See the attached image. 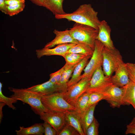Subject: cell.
Instances as JSON below:
<instances>
[{"label": "cell", "instance_id": "cell-1", "mask_svg": "<svg viewBox=\"0 0 135 135\" xmlns=\"http://www.w3.org/2000/svg\"><path fill=\"white\" fill-rule=\"evenodd\" d=\"M98 13L91 4H84L72 13L56 15L55 17L58 19H65L69 21L90 26L98 30L101 21L98 18Z\"/></svg>", "mask_w": 135, "mask_h": 135}, {"label": "cell", "instance_id": "cell-2", "mask_svg": "<svg viewBox=\"0 0 135 135\" xmlns=\"http://www.w3.org/2000/svg\"><path fill=\"white\" fill-rule=\"evenodd\" d=\"M8 89L13 93L10 97L20 100L24 104H29L36 114L40 115L48 111L42 102L41 98L43 95L41 94L26 88L20 89L9 87Z\"/></svg>", "mask_w": 135, "mask_h": 135}, {"label": "cell", "instance_id": "cell-3", "mask_svg": "<svg viewBox=\"0 0 135 135\" xmlns=\"http://www.w3.org/2000/svg\"><path fill=\"white\" fill-rule=\"evenodd\" d=\"M69 31L74 39L88 45L94 50L98 30L90 26L76 22Z\"/></svg>", "mask_w": 135, "mask_h": 135}, {"label": "cell", "instance_id": "cell-4", "mask_svg": "<svg viewBox=\"0 0 135 135\" xmlns=\"http://www.w3.org/2000/svg\"><path fill=\"white\" fill-rule=\"evenodd\" d=\"M41 100L44 106L49 110L64 112L66 110H76L75 107L64 99L63 92H58L43 96Z\"/></svg>", "mask_w": 135, "mask_h": 135}, {"label": "cell", "instance_id": "cell-5", "mask_svg": "<svg viewBox=\"0 0 135 135\" xmlns=\"http://www.w3.org/2000/svg\"><path fill=\"white\" fill-rule=\"evenodd\" d=\"M103 71L104 75L111 77L123 62L120 52L115 48L110 49L104 46L103 51Z\"/></svg>", "mask_w": 135, "mask_h": 135}, {"label": "cell", "instance_id": "cell-6", "mask_svg": "<svg viewBox=\"0 0 135 135\" xmlns=\"http://www.w3.org/2000/svg\"><path fill=\"white\" fill-rule=\"evenodd\" d=\"M104 46L98 40H96L94 52L90 60L85 68L84 73L81 75L82 78H91L95 71L99 67L102 66L103 61V51Z\"/></svg>", "mask_w": 135, "mask_h": 135}, {"label": "cell", "instance_id": "cell-7", "mask_svg": "<svg viewBox=\"0 0 135 135\" xmlns=\"http://www.w3.org/2000/svg\"><path fill=\"white\" fill-rule=\"evenodd\" d=\"M111 76H105L102 66L98 67L94 72L90 80L86 92H102L108 87L112 84Z\"/></svg>", "mask_w": 135, "mask_h": 135}, {"label": "cell", "instance_id": "cell-8", "mask_svg": "<svg viewBox=\"0 0 135 135\" xmlns=\"http://www.w3.org/2000/svg\"><path fill=\"white\" fill-rule=\"evenodd\" d=\"M91 78H82L77 83L68 88L66 91L63 92L64 99L70 104L75 107L78 99L86 92Z\"/></svg>", "mask_w": 135, "mask_h": 135}, {"label": "cell", "instance_id": "cell-9", "mask_svg": "<svg viewBox=\"0 0 135 135\" xmlns=\"http://www.w3.org/2000/svg\"><path fill=\"white\" fill-rule=\"evenodd\" d=\"M39 115L40 119L50 124L57 131L58 134L66 123L64 112L48 110Z\"/></svg>", "mask_w": 135, "mask_h": 135}, {"label": "cell", "instance_id": "cell-10", "mask_svg": "<svg viewBox=\"0 0 135 135\" xmlns=\"http://www.w3.org/2000/svg\"><path fill=\"white\" fill-rule=\"evenodd\" d=\"M123 89L112 84L102 92L104 95V100L108 103L113 108H119L122 105V98Z\"/></svg>", "mask_w": 135, "mask_h": 135}, {"label": "cell", "instance_id": "cell-11", "mask_svg": "<svg viewBox=\"0 0 135 135\" xmlns=\"http://www.w3.org/2000/svg\"><path fill=\"white\" fill-rule=\"evenodd\" d=\"M96 40L100 41L104 47L110 49L115 48L110 36L111 29L104 20L101 21L98 26Z\"/></svg>", "mask_w": 135, "mask_h": 135}, {"label": "cell", "instance_id": "cell-12", "mask_svg": "<svg viewBox=\"0 0 135 135\" xmlns=\"http://www.w3.org/2000/svg\"><path fill=\"white\" fill-rule=\"evenodd\" d=\"M76 44L72 43H68L57 45L53 48H44L36 50V54L37 58H40L44 56L58 55L62 56L66 53L68 50Z\"/></svg>", "mask_w": 135, "mask_h": 135}, {"label": "cell", "instance_id": "cell-13", "mask_svg": "<svg viewBox=\"0 0 135 135\" xmlns=\"http://www.w3.org/2000/svg\"><path fill=\"white\" fill-rule=\"evenodd\" d=\"M53 32L56 35L55 38L47 43L44 48H50L59 44L68 43L77 44L78 42L71 36L69 30L60 31L55 29Z\"/></svg>", "mask_w": 135, "mask_h": 135}, {"label": "cell", "instance_id": "cell-14", "mask_svg": "<svg viewBox=\"0 0 135 135\" xmlns=\"http://www.w3.org/2000/svg\"><path fill=\"white\" fill-rule=\"evenodd\" d=\"M115 72L114 75L111 76L112 83L114 85L122 87L130 81L126 63L123 62L119 64Z\"/></svg>", "mask_w": 135, "mask_h": 135}, {"label": "cell", "instance_id": "cell-15", "mask_svg": "<svg viewBox=\"0 0 135 135\" xmlns=\"http://www.w3.org/2000/svg\"><path fill=\"white\" fill-rule=\"evenodd\" d=\"M122 87V105H131L135 110V84L130 80Z\"/></svg>", "mask_w": 135, "mask_h": 135}, {"label": "cell", "instance_id": "cell-16", "mask_svg": "<svg viewBox=\"0 0 135 135\" xmlns=\"http://www.w3.org/2000/svg\"><path fill=\"white\" fill-rule=\"evenodd\" d=\"M26 88L39 93L43 96L60 92L58 85L49 80L42 84L33 86Z\"/></svg>", "mask_w": 135, "mask_h": 135}, {"label": "cell", "instance_id": "cell-17", "mask_svg": "<svg viewBox=\"0 0 135 135\" xmlns=\"http://www.w3.org/2000/svg\"><path fill=\"white\" fill-rule=\"evenodd\" d=\"M66 122L74 128L80 135H84L82 130L80 116L75 111L66 110L64 112Z\"/></svg>", "mask_w": 135, "mask_h": 135}, {"label": "cell", "instance_id": "cell-18", "mask_svg": "<svg viewBox=\"0 0 135 135\" xmlns=\"http://www.w3.org/2000/svg\"><path fill=\"white\" fill-rule=\"evenodd\" d=\"M91 56H86L76 66L74 70L71 79L67 82L68 88L80 80L81 73L88 62V59Z\"/></svg>", "mask_w": 135, "mask_h": 135}, {"label": "cell", "instance_id": "cell-19", "mask_svg": "<svg viewBox=\"0 0 135 135\" xmlns=\"http://www.w3.org/2000/svg\"><path fill=\"white\" fill-rule=\"evenodd\" d=\"M98 103L95 104L86 108L80 116L81 126L84 135L87 130L92 121L94 116V113L95 107Z\"/></svg>", "mask_w": 135, "mask_h": 135}, {"label": "cell", "instance_id": "cell-20", "mask_svg": "<svg viewBox=\"0 0 135 135\" xmlns=\"http://www.w3.org/2000/svg\"><path fill=\"white\" fill-rule=\"evenodd\" d=\"M77 64L72 65L65 64L64 66V71L57 84L60 92H64L67 90V82L69 78L72 76L74 70Z\"/></svg>", "mask_w": 135, "mask_h": 135}, {"label": "cell", "instance_id": "cell-21", "mask_svg": "<svg viewBox=\"0 0 135 135\" xmlns=\"http://www.w3.org/2000/svg\"><path fill=\"white\" fill-rule=\"evenodd\" d=\"M16 132L17 135H43L44 129L42 124L36 123L27 128L20 126V130Z\"/></svg>", "mask_w": 135, "mask_h": 135}, {"label": "cell", "instance_id": "cell-22", "mask_svg": "<svg viewBox=\"0 0 135 135\" xmlns=\"http://www.w3.org/2000/svg\"><path fill=\"white\" fill-rule=\"evenodd\" d=\"M64 0H46L45 7L51 12L55 15L66 13L62 6Z\"/></svg>", "mask_w": 135, "mask_h": 135}, {"label": "cell", "instance_id": "cell-23", "mask_svg": "<svg viewBox=\"0 0 135 135\" xmlns=\"http://www.w3.org/2000/svg\"><path fill=\"white\" fill-rule=\"evenodd\" d=\"M94 50L88 45L78 42L70 48L66 53H75L84 55L86 56H92Z\"/></svg>", "mask_w": 135, "mask_h": 135}, {"label": "cell", "instance_id": "cell-24", "mask_svg": "<svg viewBox=\"0 0 135 135\" xmlns=\"http://www.w3.org/2000/svg\"><path fill=\"white\" fill-rule=\"evenodd\" d=\"M90 93L85 92L77 100L75 106V111L80 116L86 109Z\"/></svg>", "mask_w": 135, "mask_h": 135}, {"label": "cell", "instance_id": "cell-25", "mask_svg": "<svg viewBox=\"0 0 135 135\" xmlns=\"http://www.w3.org/2000/svg\"><path fill=\"white\" fill-rule=\"evenodd\" d=\"M86 56L84 55L78 54L66 53L63 57L66 62V64L73 65L78 64Z\"/></svg>", "mask_w": 135, "mask_h": 135}, {"label": "cell", "instance_id": "cell-26", "mask_svg": "<svg viewBox=\"0 0 135 135\" xmlns=\"http://www.w3.org/2000/svg\"><path fill=\"white\" fill-rule=\"evenodd\" d=\"M25 4L7 5V14L10 16L16 15L22 11L25 7Z\"/></svg>", "mask_w": 135, "mask_h": 135}, {"label": "cell", "instance_id": "cell-27", "mask_svg": "<svg viewBox=\"0 0 135 135\" xmlns=\"http://www.w3.org/2000/svg\"><path fill=\"white\" fill-rule=\"evenodd\" d=\"M2 84L0 82V102L4 103L9 107L13 110L16 109V107L13 104L16 103L18 100L11 97L9 98L5 96L2 93Z\"/></svg>", "mask_w": 135, "mask_h": 135}, {"label": "cell", "instance_id": "cell-28", "mask_svg": "<svg viewBox=\"0 0 135 135\" xmlns=\"http://www.w3.org/2000/svg\"><path fill=\"white\" fill-rule=\"evenodd\" d=\"M90 93L87 108L98 103L102 100H104V95L102 93L94 92Z\"/></svg>", "mask_w": 135, "mask_h": 135}, {"label": "cell", "instance_id": "cell-29", "mask_svg": "<svg viewBox=\"0 0 135 135\" xmlns=\"http://www.w3.org/2000/svg\"><path fill=\"white\" fill-rule=\"evenodd\" d=\"M99 125V124L94 117L92 121L87 130L86 135H98Z\"/></svg>", "mask_w": 135, "mask_h": 135}, {"label": "cell", "instance_id": "cell-30", "mask_svg": "<svg viewBox=\"0 0 135 135\" xmlns=\"http://www.w3.org/2000/svg\"><path fill=\"white\" fill-rule=\"evenodd\" d=\"M57 135H80V134L76 129L66 123Z\"/></svg>", "mask_w": 135, "mask_h": 135}, {"label": "cell", "instance_id": "cell-31", "mask_svg": "<svg viewBox=\"0 0 135 135\" xmlns=\"http://www.w3.org/2000/svg\"><path fill=\"white\" fill-rule=\"evenodd\" d=\"M64 69V66L60 69L50 74V78L49 80L57 85L59 82Z\"/></svg>", "mask_w": 135, "mask_h": 135}, {"label": "cell", "instance_id": "cell-32", "mask_svg": "<svg viewBox=\"0 0 135 135\" xmlns=\"http://www.w3.org/2000/svg\"><path fill=\"white\" fill-rule=\"evenodd\" d=\"M129 78L135 84V64H134L128 62L126 63Z\"/></svg>", "mask_w": 135, "mask_h": 135}, {"label": "cell", "instance_id": "cell-33", "mask_svg": "<svg viewBox=\"0 0 135 135\" xmlns=\"http://www.w3.org/2000/svg\"><path fill=\"white\" fill-rule=\"evenodd\" d=\"M44 129L45 135H56L58 132L49 123L46 121H44L42 124Z\"/></svg>", "mask_w": 135, "mask_h": 135}, {"label": "cell", "instance_id": "cell-34", "mask_svg": "<svg viewBox=\"0 0 135 135\" xmlns=\"http://www.w3.org/2000/svg\"><path fill=\"white\" fill-rule=\"evenodd\" d=\"M6 3L7 5H12L25 3V0H6Z\"/></svg>", "mask_w": 135, "mask_h": 135}, {"label": "cell", "instance_id": "cell-35", "mask_svg": "<svg viewBox=\"0 0 135 135\" xmlns=\"http://www.w3.org/2000/svg\"><path fill=\"white\" fill-rule=\"evenodd\" d=\"M135 134V125H132L129 124L127 126L125 134Z\"/></svg>", "mask_w": 135, "mask_h": 135}, {"label": "cell", "instance_id": "cell-36", "mask_svg": "<svg viewBox=\"0 0 135 135\" xmlns=\"http://www.w3.org/2000/svg\"><path fill=\"white\" fill-rule=\"evenodd\" d=\"M6 0H0V10L2 12L7 14V6Z\"/></svg>", "mask_w": 135, "mask_h": 135}, {"label": "cell", "instance_id": "cell-37", "mask_svg": "<svg viewBox=\"0 0 135 135\" xmlns=\"http://www.w3.org/2000/svg\"><path fill=\"white\" fill-rule=\"evenodd\" d=\"M33 3L36 5L45 7V3L46 0H30Z\"/></svg>", "mask_w": 135, "mask_h": 135}, {"label": "cell", "instance_id": "cell-38", "mask_svg": "<svg viewBox=\"0 0 135 135\" xmlns=\"http://www.w3.org/2000/svg\"><path fill=\"white\" fill-rule=\"evenodd\" d=\"M6 104L4 102H0V123L3 116L2 111V108Z\"/></svg>", "mask_w": 135, "mask_h": 135}, {"label": "cell", "instance_id": "cell-39", "mask_svg": "<svg viewBox=\"0 0 135 135\" xmlns=\"http://www.w3.org/2000/svg\"><path fill=\"white\" fill-rule=\"evenodd\" d=\"M129 124L132 125H135V117L133 118Z\"/></svg>", "mask_w": 135, "mask_h": 135}, {"label": "cell", "instance_id": "cell-40", "mask_svg": "<svg viewBox=\"0 0 135 135\" xmlns=\"http://www.w3.org/2000/svg\"></svg>", "mask_w": 135, "mask_h": 135}]
</instances>
